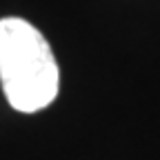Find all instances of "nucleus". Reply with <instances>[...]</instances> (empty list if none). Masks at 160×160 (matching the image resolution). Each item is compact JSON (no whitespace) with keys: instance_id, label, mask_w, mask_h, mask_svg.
<instances>
[{"instance_id":"f257e3e1","label":"nucleus","mask_w":160,"mask_h":160,"mask_svg":"<svg viewBox=\"0 0 160 160\" xmlns=\"http://www.w3.org/2000/svg\"><path fill=\"white\" fill-rule=\"evenodd\" d=\"M0 85L7 102L22 113L49 107L60 71L45 36L22 18L0 20Z\"/></svg>"}]
</instances>
